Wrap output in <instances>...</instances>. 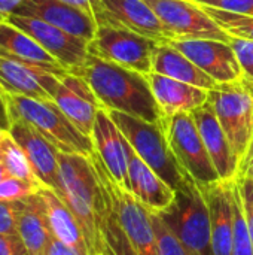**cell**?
<instances>
[{"mask_svg":"<svg viewBox=\"0 0 253 255\" xmlns=\"http://www.w3.org/2000/svg\"><path fill=\"white\" fill-rule=\"evenodd\" d=\"M75 73L89 84L106 111H118L146 123L164 126L167 117L154 97L148 75L91 54Z\"/></svg>","mask_w":253,"mask_h":255,"instance_id":"1","label":"cell"},{"mask_svg":"<svg viewBox=\"0 0 253 255\" xmlns=\"http://www.w3.org/2000/svg\"><path fill=\"white\" fill-rule=\"evenodd\" d=\"M58 164L61 199L79 223L89 255L103 254L100 226L106 209V191L92 157L58 151Z\"/></svg>","mask_w":253,"mask_h":255,"instance_id":"2","label":"cell"},{"mask_svg":"<svg viewBox=\"0 0 253 255\" xmlns=\"http://www.w3.org/2000/svg\"><path fill=\"white\" fill-rule=\"evenodd\" d=\"M9 121L21 120L36 128L58 151L67 154H81L92 157L95 148L92 139L85 136L63 114L55 102L36 100L24 96H12L4 93Z\"/></svg>","mask_w":253,"mask_h":255,"instance_id":"3","label":"cell"},{"mask_svg":"<svg viewBox=\"0 0 253 255\" xmlns=\"http://www.w3.org/2000/svg\"><path fill=\"white\" fill-rule=\"evenodd\" d=\"M125 139L130 142L137 155L174 191L189 179L177 158L174 157L164 126L146 123L136 117L107 111ZM192 179V178H191Z\"/></svg>","mask_w":253,"mask_h":255,"instance_id":"4","label":"cell"},{"mask_svg":"<svg viewBox=\"0 0 253 255\" xmlns=\"http://www.w3.org/2000/svg\"><path fill=\"white\" fill-rule=\"evenodd\" d=\"M213 108L237 158L240 169L253 136V81L242 76L231 82H218L209 90Z\"/></svg>","mask_w":253,"mask_h":255,"instance_id":"5","label":"cell"},{"mask_svg":"<svg viewBox=\"0 0 253 255\" xmlns=\"http://www.w3.org/2000/svg\"><path fill=\"white\" fill-rule=\"evenodd\" d=\"M157 214L192 254L215 255L209 205L201 187L194 179L189 178L176 191L173 203L164 212Z\"/></svg>","mask_w":253,"mask_h":255,"instance_id":"6","label":"cell"},{"mask_svg":"<svg viewBox=\"0 0 253 255\" xmlns=\"http://www.w3.org/2000/svg\"><path fill=\"white\" fill-rule=\"evenodd\" d=\"M92 161L109 194L113 212L136 253L139 255H160L149 209L110 178L97 152L92 155Z\"/></svg>","mask_w":253,"mask_h":255,"instance_id":"7","label":"cell"},{"mask_svg":"<svg viewBox=\"0 0 253 255\" xmlns=\"http://www.w3.org/2000/svg\"><path fill=\"white\" fill-rule=\"evenodd\" d=\"M164 130L174 157L189 178L198 185H210L222 181L191 112H179L167 117Z\"/></svg>","mask_w":253,"mask_h":255,"instance_id":"8","label":"cell"},{"mask_svg":"<svg viewBox=\"0 0 253 255\" xmlns=\"http://www.w3.org/2000/svg\"><path fill=\"white\" fill-rule=\"evenodd\" d=\"M160 42L119 25L98 24L88 54L145 75L152 72V55Z\"/></svg>","mask_w":253,"mask_h":255,"instance_id":"9","label":"cell"},{"mask_svg":"<svg viewBox=\"0 0 253 255\" xmlns=\"http://www.w3.org/2000/svg\"><path fill=\"white\" fill-rule=\"evenodd\" d=\"M4 21H9L15 27L30 34L67 72L75 73L82 67L88 57V40L73 36L43 19L12 13Z\"/></svg>","mask_w":253,"mask_h":255,"instance_id":"10","label":"cell"},{"mask_svg":"<svg viewBox=\"0 0 253 255\" xmlns=\"http://www.w3.org/2000/svg\"><path fill=\"white\" fill-rule=\"evenodd\" d=\"M176 39H216L230 42L227 34L192 0H145Z\"/></svg>","mask_w":253,"mask_h":255,"instance_id":"11","label":"cell"},{"mask_svg":"<svg viewBox=\"0 0 253 255\" xmlns=\"http://www.w3.org/2000/svg\"><path fill=\"white\" fill-rule=\"evenodd\" d=\"M7 131L27 155L39 182L61 197L63 187L58 164V149L36 128L21 120H10Z\"/></svg>","mask_w":253,"mask_h":255,"instance_id":"12","label":"cell"},{"mask_svg":"<svg viewBox=\"0 0 253 255\" xmlns=\"http://www.w3.org/2000/svg\"><path fill=\"white\" fill-rule=\"evenodd\" d=\"M60 78L61 75L0 54V90L6 94L54 102Z\"/></svg>","mask_w":253,"mask_h":255,"instance_id":"13","label":"cell"},{"mask_svg":"<svg viewBox=\"0 0 253 255\" xmlns=\"http://www.w3.org/2000/svg\"><path fill=\"white\" fill-rule=\"evenodd\" d=\"M100 4L98 24L119 25L160 43H170L176 39L145 0H100Z\"/></svg>","mask_w":253,"mask_h":255,"instance_id":"14","label":"cell"},{"mask_svg":"<svg viewBox=\"0 0 253 255\" xmlns=\"http://www.w3.org/2000/svg\"><path fill=\"white\" fill-rule=\"evenodd\" d=\"M170 43L216 82H231L243 76L230 42L216 39H173Z\"/></svg>","mask_w":253,"mask_h":255,"instance_id":"15","label":"cell"},{"mask_svg":"<svg viewBox=\"0 0 253 255\" xmlns=\"http://www.w3.org/2000/svg\"><path fill=\"white\" fill-rule=\"evenodd\" d=\"M55 105L85 136L91 137L97 112L101 105L89 84L79 75L66 72L61 75L54 94Z\"/></svg>","mask_w":253,"mask_h":255,"instance_id":"16","label":"cell"},{"mask_svg":"<svg viewBox=\"0 0 253 255\" xmlns=\"http://www.w3.org/2000/svg\"><path fill=\"white\" fill-rule=\"evenodd\" d=\"M95 152L110 178L124 190L130 191L128 182V158H127V145L128 140L115 124L109 112L101 108L97 112L95 124L91 134Z\"/></svg>","mask_w":253,"mask_h":255,"instance_id":"17","label":"cell"},{"mask_svg":"<svg viewBox=\"0 0 253 255\" xmlns=\"http://www.w3.org/2000/svg\"><path fill=\"white\" fill-rule=\"evenodd\" d=\"M194 121L198 127L201 139L206 145V149L219 173L222 181H234L240 176V160L234 154V149L213 111L207 103L194 109Z\"/></svg>","mask_w":253,"mask_h":255,"instance_id":"18","label":"cell"},{"mask_svg":"<svg viewBox=\"0 0 253 255\" xmlns=\"http://www.w3.org/2000/svg\"><path fill=\"white\" fill-rule=\"evenodd\" d=\"M15 13L43 19L88 42L92 40L97 30V22L91 15L61 0H25Z\"/></svg>","mask_w":253,"mask_h":255,"instance_id":"19","label":"cell"},{"mask_svg":"<svg viewBox=\"0 0 253 255\" xmlns=\"http://www.w3.org/2000/svg\"><path fill=\"white\" fill-rule=\"evenodd\" d=\"M130 193L152 212H164L174 200L176 191L169 187L133 149L127 145Z\"/></svg>","mask_w":253,"mask_h":255,"instance_id":"20","label":"cell"},{"mask_svg":"<svg viewBox=\"0 0 253 255\" xmlns=\"http://www.w3.org/2000/svg\"><path fill=\"white\" fill-rule=\"evenodd\" d=\"M231 182L233 181H219L210 185H200L209 205L212 247L215 255H231L234 224Z\"/></svg>","mask_w":253,"mask_h":255,"instance_id":"21","label":"cell"},{"mask_svg":"<svg viewBox=\"0 0 253 255\" xmlns=\"http://www.w3.org/2000/svg\"><path fill=\"white\" fill-rule=\"evenodd\" d=\"M148 78L154 97L166 117L179 112H192L207 103L209 90L180 82L155 72H151Z\"/></svg>","mask_w":253,"mask_h":255,"instance_id":"22","label":"cell"},{"mask_svg":"<svg viewBox=\"0 0 253 255\" xmlns=\"http://www.w3.org/2000/svg\"><path fill=\"white\" fill-rule=\"evenodd\" d=\"M18 233L27 255H49L54 235L49 227L45 203L39 193L22 200Z\"/></svg>","mask_w":253,"mask_h":255,"instance_id":"23","label":"cell"},{"mask_svg":"<svg viewBox=\"0 0 253 255\" xmlns=\"http://www.w3.org/2000/svg\"><path fill=\"white\" fill-rule=\"evenodd\" d=\"M0 54L39 66L57 75L67 72L30 34L15 27L9 21H0Z\"/></svg>","mask_w":253,"mask_h":255,"instance_id":"24","label":"cell"},{"mask_svg":"<svg viewBox=\"0 0 253 255\" xmlns=\"http://www.w3.org/2000/svg\"><path fill=\"white\" fill-rule=\"evenodd\" d=\"M152 72L204 90H212L218 84L171 43L157 45L152 55Z\"/></svg>","mask_w":253,"mask_h":255,"instance_id":"25","label":"cell"},{"mask_svg":"<svg viewBox=\"0 0 253 255\" xmlns=\"http://www.w3.org/2000/svg\"><path fill=\"white\" fill-rule=\"evenodd\" d=\"M39 194L45 203L49 227L54 238L78 251L81 255H89L82 229L64 200L55 191L45 187L39 191Z\"/></svg>","mask_w":253,"mask_h":255,"instance_id":"26","label":"cell"},{"mask_svg":"<svg viewBox=\"0 0 253 255\" xmlns=\"http://www.w3.org/2000/svg\"><path fill=\"white\" fill-rule=\"evenodd\" d=\"M104 191H106V188H104ZM100 233H101V239H103V253L106 255H139L133 248L128 238L125 236V233L113 212L107 191H106V209H104V215L101 220Z\"/></svg>","mask_w":253,"mask_h":255,"instance_id":"27","label":"cell"},{"mask_svg":"<svg viewBox=\"0 0 253 255\" xmlns=\"http://www.w3.org/2000/svg\"><path fill=\"white\" fill-rule=\"evenodd\" d=\"M231 197H233V211H234L231 255H253V244L246 221L240 185L237 179L231 182Z\"/></svg>","mask_w":253,"mask_h":255,"instance_id":"28","label":"cell"},{"mask_svg":"<svg viewBox=\"0 0 253 255\" xmlns=\"http://www.w3.org/2000/svg\"><path fill=\"white\" fill-rule=\"evenodd\" d=\"M0 161L4 166L6 172L12 178H18L22 181H28L31 184L42 185L39 179L36 178L27 155L21 149V146L7 134L1 142H0ZM43 187V185H42Z\"/></svg>","mask_w":253,"mask_h":255,"instance_id":"29","label":"cell"},{"mask_svg":"<svg viewBox=\"0 0 253 255\" xmlns=\"http://www.w3.org/2000/svg\"><path fill=\"white\" fill-rule=\"evenodd\" d=\"M198 4L227 34L233 37H242V39H249L253 40V16L246 13H239V12H231L201 3Z\"/></svg>","mask_w":253,"mask_h":255,"instance_id":"30","label":"cell"},{"mask_svg":"<svg viewBox=\"0 0 253 255\" xmlns=\"http://www.w3.org/2000/svg\"><path fill=\"white\" fill-rule=\"evenodd\" d=\"M151 212L152 226L157 236L158 254L160 255H194L182 242L180 239L171 232V229L164 223V220L157 212Z\"/></svg>","mask_w":253,"mask_h":255,"instance_id":"31","label":"cell"},{"mask_svg":"<svg viewBox=\"0 0 253 255\" xmlns=\"http://www.w3.org/2000/svg\"><path fill=\"white\" fill-rule=\"evenodd\" d=\"M42 188V185L7 176L0 181V202H22L37 194Z\"/></svg>","mask_w":253,"mask_h":255,"instance_id":"32","label":"cell"},{"mask_svg":"<svg viewBox=\"0 0 253 255\" xmlns=\"http://www.w3.org/2000/svg\"><path fill=\"white\" fill-rule=\"evenodd\" d=\"M230 45L237 57L243 76L253 81V40L230 36Z\"/></svg>","mask_w":253,"mask_h":255,"instance_id":"33","label":"cell"},{"mask_svg":"<svg viewBox=\"0 0 253 255\" xmlns=\"http://www.w3.org/2000/svg\"><path fill=\"white\" fill-rule=\"evenodd\" d=\"M22 202H0V235L19 236L18 218Z\"/></svg>","mask_w":253,"mask_h":255,"instance_id":"34","label":"cell"},{"mask_svg":"<svg viewBox=\"0 0 253 255\" xmlns=\"http://www.w3.org/2000/svg\"><path fill=\"white\" fill-rule=\"evenodd\" d=\"M237 181L240 185L246 221H248V227H249V233H251V239L253 244V179L248 176H239Z\"/></svg>","mask_w":253,"mask_h":255,"instance_id":"35","label":"cell"},{"mask_svg":"<svg viewBox=\"0 0 253 255\" xmlns=\"http://www.w3.org/2000/svg\"><path fill=\"white\" fill-rule=\"evenodd\" d=\"M194 1V0H192ZM194 3H201L231 12H239V13H246L253 16V0H198Z\"/></svg>","mask_w":253,"mask_h":255,"instance_id":"36","label":"cell"},{"mask_svg":"<svg viewBox=\"0 0 253 255\" xmlns=\"http://www.w3.org/2000/svg\"><path fill=\"white\" fill-rule=\"evenodd\" d=\"M0 255H27L21 238L0 235Z\"/></svg>","mask_w":253,"mask_h":255,"instance_id":"37","label":"cell"},{"mask_svg":"<svg viewBox=\"0 0 253 255\" xmlns=\"http://www.w3.org/2000/svg\"><path fill=\"white\" fill-rule=\"evenodd\" d=\"M61 1H64V3H67L70 6H75V7L86 12L98 24L100 16H101V4H100V0H61Z\"/></svg>","mask_w":253,"mask_h":255,"instance_id":"38","label":"cell"},{"mask_svg":"<svg viewBox=\"0 0 253 255\" xmlns=\"http://www.w3.org/2000/svg\"><path fill=\"white\" fill-rule=\"evenodd\" d=\"M25 0H0V21L7 19Z\"/></svg>","mask_w":253,"mask_h":255,"instance_id":"39","label":"cell"},{"mask_svg":"<svg viewBox=\"0 0 253 255\" xmlns=\"http://www.w3.org/2000/svg\"><path fill=\"white\" fill-rule=\"evenodd\" d=\"M49 255H81L78 251L72 250L70 247L64 245L63 242H60L58 239L52 238L51 242V248H49Z\"/></svg>","mask_w":253,"mask_h":255,"instance_id":"40","label":"cell"},{"mask_svg":"<svg viewBox=\"0 0 253 255\" xmlns=\"http://www.w3.org/2000/svg\"><path fill=\"white\" fill-rule=\"evenodd\" d=\"M9 115H7V108H6V100H4V93L0 90V127L4 130H9Z\"/></svg>","mask_w":253,"mask_h":255,"instance_id":"41","label":"cell"},{"mask_svg":"<svg viewBox=\"0 0 253 255\" xmlns=\"http://www.w3.org/2000/svg\"><path fill=\"white\" fill-rule=\"evenodd\" d=\"M252 160H253V136H252V140H251V145H249V149H248V154H246V158H245V161H243V164H242L240 175L243 173V170L246 169V166H248Z\"/></svg>","mask_w":253,"mask_h":255,"instance_id":"42","label":"cell"},{"mask_svg":"<svg viewBox=\"0 0 253 255\" xmlns=\"http://www.w3.org/2000/svg\"><path fill=\"white\" fill-rule=\"evenodd\" d=\"M240 176H248V178L253 179V160L246 166V169L243 170V173H242Z\"/></svg>","mask_w":253,"mask_h":255,"instance_id":"43","label":"cell"},{"mask_svg":"<svg viewBox=\"0 0 253 255\" xmlns=\"http://www.w3.org/2000/svg\"><path fill=\"white\" fill-rule=\"evenodd\" d=\"M9 175H7V172H6V169H4V166L1 164V161H0V181H3V179H6Z\"/></svg>","mask_w":253,"mask_h":255,"instance_id":"44","label":"cell"},{"mask_svg":"<svg viewBox=\"0 0 253 255\" xmlns=\"http://www.w3.org/2000/svg\"><path fill=\"white\" fill-rule=\"evenodd\" d=\"M7 134H9V131L0 127V142H1V140H3V139H4V137L7 136Z\"/></svg>","mask_w":253,"mask_h":255,"instance_id":"45","label":"cell"},{"mask_svg":"<svg viewBox=\"0 0 253 255\" xmlns=\"http://www.w3.org/2000/svg\"><path fill=\"white\" fill-rule=\"evenodd\" d=\"M194 1H198V0H194Z\"/></svg>","mask_w":253,"mask_h":255,"instance_id":"46","label":"cell"},{"mask_svg":"<svg viewBox=\"0 0 253 255\" xmlns=\"http://www.w3.org/2000/svg\"><path fill=\"white\" fill-rule=\"evenodd\" d=\"M97 255H103V254H97Z\"/></svg>","mask_w":253,"mask_h":255,"instance_id":"47","label":"cell"},{"mask_svg":"<svg viewBox=\"0 0 253 255\" xmlns=\"http://www.w3.org/2000/svg\"><path fill=\"white\" fill-rule=\"evenodd\" d=\"M103 255H106V254H104V253H103Z\"/></svg>","mask_w":253,"mask_h":255,"instance_id":"48","label":"cell"}]
</instances>
